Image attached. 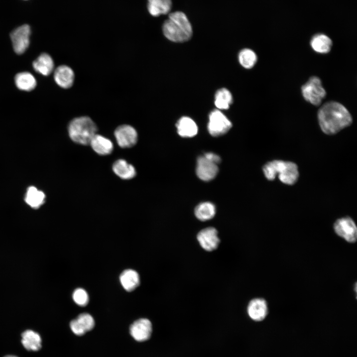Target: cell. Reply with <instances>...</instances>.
<instances>
[{
    "label": "cell",
    "instance_id": "1",
    "mask_svg": "<svg viewBox=\"0 0 357 357\" xmlns=\"http://www.w3.org/2000/svg\"><path fill=\"white\" fill-rule=\"evenodd\" d=\"M318 119L322 131L328 135L337 133L353 122L347 108L335 101L327 102L322 106L318 112Z\"/></svg>",
    "mask_w": 357,
    "mask_h": 357
},
{
    "label": "cell",
    "instance_id": "2",
    "mask_svg": "<svg viewBox=\"0 0 357 357\" xmlns=\"http://www.w3.org/2000/svg\"><path fill=\"white\" fill-rule=\"evenodd\" d=\"M165 37L174 42H184L190 39L192 29L185 14L181 11L170 14L163 25Z\"/></svg>",
    "mask_w": 357,
    "mask_h": 357
},
{
    "label": "cell",
    "instance_id": "3",
    "mask_svg": "<svg viewBox=\"0 0 357 357\" xmlns=\"http://www.w3.org/2000/svg\"><path fill=\"white\" fill-rule=\"evenodd\" d=\"M262 170L268 180H273L278 175L280 181L287 185L296 183L299 176L298 166L290 161L273 160L266 163Z\"/></svg>",
    "mask_w": 357,
    "mask_h": 357
},
{
    "label": "cell",
    "instance_id": "4",
    "mask_svg": "<svg viewBox=\"0 0 357 357\" xmlns=\"http://www.w3.org/2000/svg\"><path fill=\"white\" fill-rule=\"evenodd\" d=\"M67 129L70 139L75 143L83 145L89 144L98 130L95 122L87 116L73 119L69 122Z\"/></svg>",
    "mask_w": 357,
    "mask_h": 357
},
{
    "label": "cell",
    "instance_id": "5",
    "mask_svg": "<svg viewBox=\"0 0 357 357\" xmlns=\"http://www.w3.org/2000/svg\"><path fill=\"white\" fill-rule=\"evenodd\" d=\"M301 89L304 99L316 106L320 105L326 97V92L322 86L321 81L315 76L310 77Z\"/></svg>",
    "mask_w": 357,
    "mask_h": 357
},
{
    "label": "cell",
    "instance_id": "6",
    "mask_svg": "<svg viewBox=\"0 0 357 357\" xmlns=\"http://www.w3.org/2000/svg\"><path fill=\"white\" fill-rule=\"evenodd\" d=\"M31 33V28L28 24L22 25L10 33V37L13 49L17 54H22L28 49Z\"/></svg>",
    "mask_w": 357,
    "mask_h": 357
},
{
    "label": "cell",
    "instance_id": "7",
    "mask_svg": "<svg viewBox=\"0 0 357 357\" xmlns=\"http://www.w3.org/2000/svg\"><path fill=\"white\" fill-rule=\"evenodd\" d=\"M232 127V123L219 110H215L209 116L208 130L213 136H219L227 133Z\"/></svg>",
    "mask_w": 357,
    "mask_h": 357
},
{
    "label": "cell",
    "instance_id": "8",
    "mask_svg": "<svg viewBox=\"0 0 357 357\" xmlns=\"http://www.w3.org/2000/svg\"><path fill=\"white\" fill-rule=\"evenodd\" d=\"M334 229L337 235L347 242H355L357 239V228L354 220L349 217L337 219L334 224Z\"/></svg>",
    "mask_w": 357,
    "mask_h": 357
},
{
    "label": "cell",
    "instance_id": "9",
    "mask_svg": "<svg viewBox=\"0 0 357 357\" xmlns=\"http://www.w3.org/2000/svg\"><path fill=\"white\" fill-rule=\"evenodd\" d=\"M114 135L118 145L122 148L134 146L138 140L136 129L128 124H122L116 128Z\"/></svg>",
    "mask_w": 357,
    "mask_h": 357
},
{
    "label": "cell",
    "instance_id": "10",
    "mask_svg": "<svg viewBox=\"0 0 357 357\" xmlns=\"http://www.w3.org/2000/svg\"><path fill=\"white\" fill-rule=\"evenodd\" d=\"M152 333V325L147 318H139L130 326L129 333L137 342H142L149 340Z\"/></svg>",
    "mask_w": 357,
    "mask_h": 357
},
{
    "label": "cell",
    "instance_id": "11",
    "mask_svg": "<svg viewBox=\"0 0 357 357\" xmlns=\"http://www.w3.org/2000/svg\"><path fill=\"white\" fill-rule=\"evenodd\" d=\"M197 240L202 248L207 251L216 249L220 242L217 230L208 227L201 230L197 235Z\"/></svg>",
    "mask_w": 357,
    "mask_h": 357
},
{
    "label": "cell",
    "instance_id": "12",
    "mask_svg": "<svg viewBox=\"0 0 357 357\" xmlns=\"http://www.w3.org/2000/svg\"><path fill=\"white\" fill-rule=\"evenodd\" d=\"M95 320L89 313H83L69 324L72 332L76 336H81L92 330L95 326Z\"/></svg>",
    "mask_w": 357,
    "mask_h": 357
},
{
    "label": "cell",
    "instance_id": "13",
    "mask_svg": "<svg viewBox=\"0 0 357 357\" xmlns=\"http://www.w3.org/2000/svg\"><path fill=\"white\" fill-rule=\"evenodd\" d=\"M196 172L199 178L204 181H209L216 177L218 168L217 164L209 161L204 156H201L197 159Z\"/></svg>",
    "mask_w": 357,
    "mask_h": 357
},
{
    "label": "cell",
    "instance_id": "14",
    "mask_svg": "<svg viewBox=\"0 0 357 357\" xmlns=\"http://www.w3.org/2000/svg\"><path fill=\"white\" fill-rule=\"evenodd\" d=\"M54 78L60 87L68 89L73 84L75 74L71 67L66 65H61L55 70Z\"/></svg>",
    "mask_w": 357,
    "mask_h": 357
},
{
    "label": "cell",
    "instance_id": "15",
    "mask_svg": "<svg viewBox=\"0 0 357 357\" xmlns=\"http://www.w3.org/2000/svg\"><path fill=\"white\" fill-rule=\"evenodd\" d=\"M247 312L249 317L253 321H262L268 314L266 301L261 298L252 299L248 304Z\"/></svg>",
    "mask_w": 357,
    "mask_h": 357
},
{
    "label": "cell",
    "instance_id": "16",
    "mask_svg": "<svg viewBox=\"0 0 357 357\" xmlns=\"http://www.w3.org/2000/svg\"><path fill=\"white\" fill-rule=\"evenodd\" d=\"M89 144L92 149L100 155H109L114 149V145L109 139L97 133L92 138Z\"/></svg>",
    "mask_w": 357,
    "mask_h": 357
},
{
    "label": "cell",
    "instance_id": "17",
    "mask_svg": "<svg viewBox=\"0 0 357 357\" xmlns=\"http://www.w3.org/2000/svg\"><path fill=\"white\" fill-rule=\"evenodd\" d=\"M32 65L37 72L44 76H48L54 70V62L50 55L47 53H42L33 62Z\"/></svg>",
    "mask_w": 357,
    "mask_h": 357
},
{
    "label": "cell",
    "instance_id": "18",
    "mask_svg": "<svg viewBox=\"0 0 357 357\" xmlns=\"http://www.w3.org/2000/svg\"><path fill=\"white\" fill-rule=\"evenodd\" d=\"M114 173L123 179H130L136 175L135 168L124 159H118L112 166Z\"/></svg>",
    "mask_w": 357,
    "mask_h": 357
},
{
    "label": "cell",
    "instance_id": "19",
    "mask_svg": "<svg viewBox=\"0 0 357 357\" xmlns=\"http://www.w3.org/2000/svg\"><path fill=\"white\" fill-rule=\"evenodd\" d=\"M178 134L183 137H191L195 136L198 131L195 122L190 118H181L176 124Z\"/></svg>",
    "mask_w": 357,
    "mask_h": 357
},
{
    "label": "cell",
    "instance_id": "20",
    "mask_svg": "<svg viewBox=\"0 0 357 357\" xmlns=\"http://www.w3.org/2000/svg\"><path fill=\"white\" fill-rule=\"evenodd\" d=\"M21 343L28 351H37L42 347V340L40 335L31 330H27L21 334Z\"/></svg>",
    "mask_w": 357,
    "mask_h": 357
},
{
    "label": "cell",
    "instance_id": "21",
    "mask_svg": "<svg viewBox=\"0 0 357 357\" xmlns=\"http://www.w3.org/2000/svg\"><path fill=\"white\" fill-rule=\"evenodd\" d=\"M119 280L123 288L128 292L135 290L140 283L138 273L132 269L123 271L120 275Z\"/></svg>",
    "mask_w": 357,
    "mask_h": 357
},
{
    "label": "cell",
    "instance_id": "22",
    "mask_svg": "<svg viewBox=\"0 0 357 357\" xmlns=\"http://www.w3.org/2000/svg\"><path fill=\"white\" fill-rule=\"evenodd\" d=\"M14 81L19 89L25 91H32L37 85L35 77L31 73L27 71L19 72L16 74Z\"/></svg>",
    "mask_w": 357,
    "mask_h": 357
},
{
    "label": "cell",
    "instance_id": "23",
    "mask_svg": "<svg viewBox=\"0 0 357 357\" xmlns=\"http://www.w3.org/2000/svg\"><path fill=\"white\" fill-rule=\"evenodd\" d=\"M310 46L312 49L317 53L327 54L331 49L332 42L327 36L322 34H318L312 38Z\"/></svg>",
    "mask_w": 357,
    "mask_h": 357
},
{
    "label": "cell",
    "instance_id": "24",
    "mask_svg": "<svg viewBox=\"0 0 357 357\" xmlns=\"http://www.w3.org/2000/svg\"><path fill=\"white\" fill-rule=\"evenodd\" d=\"M171 7L172 0H148V10L153 16L168 13Z\"/></svg>",
    "mask_w": 357,
    "mask_h": 357
},
{
    "label": "cell",
    "instance_id": "25",
    "mask_svg": "<svg viewBox=\"0 0 357 357\" xmlns=\"http://www.w3.org/2000/svg\"><path fill=\"white\" fill-rule=\"evenodd\" d=\"M45 199V194L34 186L28 188L25 197L26 202L34 208H38L42 205Z\"/></svg>",
    "mask_w": 357,
    "mask_h": 357
},
{
    "label": "cell",
    "instance_id": "26",
    "mask_svg": "<svg viewBox=\"0 0 357 357\" xmlns=\"http://www.w3.org/2000/svg\"><path fill=\"white\" fill-rule=\"evenodd\" d=\"M215 207L213 203L205 202L196 206L195 209V215L198 220L205 221L213 218L215 216Z\"/></svg>",
    "mask_w": 357,
    "mask_h": 357
},
{
    "label": "cell",
    "instance_id": "27",
    "mask_svg": "<svg viewBox=\"0 0 357 357\" xmlns=\"http://www.w3.org/2000/svg\"><path fill=\"white\" fill-rule=\"evenodd\" d=\"M215 98L216 106L221 110L229 109L233 102L231 93L226 88H222L218 90L216 93Z\"/></svg>",
    "mask_w": 357,
    "mask_h": 357
},
{
    "label": "cell",
    "instance_id": "28",
    "mask_svg": "<svg viewBox=\"0 0 357 357\" xmlns=\"http://www.w3.org/2000/svg\"><path fill=\"white\" fill-rule=\"evenodd\" d=\"M238 60L240 64L245 68L253 67L257 60L256 54L251 50L244 49L238 55Z\"/></svg>",
    "mask_w": 357,
    "mask_h": 357
},
{
    "label": "cell",
    "instance_id": "29",
    "mask_svg": "<svg viewBox=\"0 0 357 357\" xmlns=\"http://www.w3.org/2000/svg\"><path fill=\"white\" fill-rule=\"evenodd\" d=\"M72 298L74 302L78 305L84 306L89 301V297L86 291L81 288L74 290L72 294Z\"/></svg>",
    "mask_w": 357,
    "mask_h": 357
},
{
    "label": "cell",
    "instance_id": "30",
    "mask_svg": "<svg viewBox=\"0 0 357 357\" xmlns=\"http://www.w3.org/2000/svg\"><path fill=\"white\" fill-rule=\"evenodd\" d=\"M204 156L209 161L216 164H218L221 162L220 157L218 155L213 153H207Z\"/></svg>",
    "mask_w": 357,
    "mask_h": 357
},
{
    "label": "cell",
    "instance_id": "31",
    "mask_svg": "<svg viewBox=\"0 0 357 357\" xmlns=\"http://www.w3.org/2000/svg\"><path fill=\"white\" fill-rule=\"evenodd\" d=\"M17 357L15 356H13V355H7V356H5V357Z\"/></svg>",
    "mask_w": 357,
    "mask_h": 357
}]
</instances>
